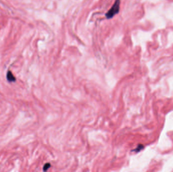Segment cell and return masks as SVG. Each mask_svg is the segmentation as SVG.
Segmentation results:
<instances>
[{
    "label": "cell",
    "instance_id": "obj_3",
    "mask_svg": "<svg viewBox=\"0 0 173 172\" xmlns=\"http://www.w3.org/2000/svg\"><path fill=\"white\" fill-rule=\"evenodd\" d=\"M50 166L49 164H46L45 166L44 167V171H47V170L49 168H50Z\"/></svg>",
    "mask_w": 173,
    "mask_h": 172
},
{
    "label": "cell",
    "instance_id": "obj_1",
    "mask_svg": "<svg viewBox=\"0 0 173 172\" xmlns=\"http://www.w3.org/2000/svg\"><path fill=\"white\" fill-rule=\"evenodd\" d=\"M120 0H116L110 9L105 14V17L108 19L113 18L120 12Z\"/></svg>",
    "mask_w": 173,
    "mask_h": 172
},
{
    "label": "cell",
    "instance_id": "obj_2",
    "mask_svg": "<svg viewBox=\"0 0 173 172\" xmlns=\"http://www.w3.org/2000/svg\"><path fill=\"white\" fill-rule=\"evenodd\" d=\"M7 79L9 82H15L16 80L15 77L14 76L12 73L10 71H8L7 73Z\"/></svg>",
    "mask_w": 173,
    "mask_h": 172
}]
</instances>
